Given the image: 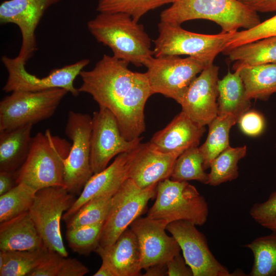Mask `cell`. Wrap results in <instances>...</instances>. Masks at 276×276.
Masks as SVG:
<instances>
[{"label": "cell", "mask_w": 276, "mask_h": 276, "mask_svg": "<svg viewBox=\"0 0 276 276\" xmlns=\"http://www.w3.org/2000/svg\"><path fill=\"white\" fill-rule=\"evenodd\" d=\"M174 0H98L97 11L99 13H123L136 21L150 11Z\"/></svg>", "instance_id": "cell-34"}, {"label": "cell", "mask_w": 276, "mask_h": 276, "mask_svg": "<svg viewBox=\"0 0 276 276\" xmlns=\"http://www.w3.org/2000/svg\"><path fill=\"white\" fill-rule=\"evenodd\" d=\"M167 224L148 217L137 218L130 225L135 235L140 250L141 269L155 264H166L180 253L175 238L166 233Z\"/></svg>", "instance_id": "cell-16"}, {"label": "cell", "mask_w": 276, "mask_h": 276, "mask_svg": "<svg viewBox=\"0 0 276 276\" xmlns=\"http://www.w3.org/2000/svg\"><path fill=\"white\" fill-rule=\"evenodd\" d=\"M223 53L235 62L233 71L243 66L276 63V36L226 49Z\"/></svg>", "instance_id": "cell-25"}, {"label": "cell", "mask_w": 276, "mask_h": 276, "mask_svg": "<svg viewBox=\"0 0 276 276\" xmlns=\"http://www.w3.org/2000/svg\"><path fill=\"white\" fill-rule=\"evenodd\" d=\"M36 192L27 185L20 182L0 195V222L29 212Z\"/></svg>", "instance_id": "cell-32"}, {"label": "cell", "mask_w": 276, "mask_h": 276, "mask_svg": "<svg viewBox=\"0 0 276 276\" xmlns=\"http://www.w3.org/2000/svg\"><path fill=\"white\" fill-rule=\"evenodd\" d=\"M154 41V57L188 55L211 64L226 49L232 33L209 35L194 33L180 25L160 21Z\"/></svg>", "instance_id": "cell-6"}, {"label": "cell", "mask_w": 276, "mask_h": 276, "mask_svg": "<svg viewBox=\"0 0 276 276\" xmlns=\"http://www.w3.org/2000/svg\"><path fill=\"white\" fill-rule=\"evenodd\" d=\"M87 26L95 38L109 48L118 59L141 66L154 56L143 26L127 14L99 13Z\"/></svg>", "instance_id": "cell-2"}, {"label": "cell", "mask_w": 276, "mask_h": 276, "mask_svg": "<svg viewBox=\"0 0 276 276\" xmlns=\"http://www.w3.org/2000/svg\"><path fill=\"white\" fill-rule=\"evenodd\" d=\"M166 230L179 245L193 276L233 275L214 256L204 235L196 225L187 221H175L169 223Z\"/></svg>", "instance_id": "cell-14"}, {"label": "cell", "mask_w": 276, "mask_h": 276, "mask_svg": "<svg viewBox=\"0 0 276 276\" xmlns=\"http://www.w3.org/2000/svg\"><path fill=\"white\" fill-rule=\"evenodd\" d=\"M33 124L0 132V171L16 172L28 155Z\"/></svg>", "instance_id": "cell-23"}, {"label": "cell", "mask_w": 276, "mask_h": 276, "mask_svg": "<svg viewBox=\"0 0 276 276\" xmlns=\"http://www.w3.org/2000/svg\"><path fill=\"white\" fill-rule=\"evenodd\" d=\"M63 256L51 250L47 257L29 276H57L59 264Z\"/></svg>", "instance_id": "cell-39"}, {"label": "cell", "mask_w": 276, "mask_h": 276, "mask_svg": "<svg viewBox=\"0 0 276 276\" xmlns=\"http://www.w3.org/2000/svg\"><path fill=\"white\" fill-rule=\"evenodd\" d=\"M201 19L215 22L222 33L249 29L261 22L257 12L238 0H174L160 14V21L179 25Z\"/></svg>", "instance_id": "cell-3"}, {"label": "cell", "mask_w": 276, "mask_h": 276, "mask_svg": "<svg viewBox=\"0 0 276 276\" xmlns=\"http://www.w3.org/2000/svg\"><path fill=\"white\" fill-rule=\"evenodd\" d=\"M92 118L87 113L68 112L65 133L72 141L64 161V187L72 194H79L93 175L90 164Z\"/></svg>", "instance_id": "cell-8"}, {"label": "cell", "mask_w": 276, "mask_h": 276, "mask_svg": "<svg viewBox=\"0 0 276 276\" xmlns=\"http://www.w3.org/2000/svg\"><path fill=\"white\" fill-rule=\"evenodd\" d=\"M275 148H276V144H275Z\"/></svg>", "instance_id": "cell-46"}, {"label": "cell", "mask_w": 276, "mask_h": 276, "mask_svg": "<svg viewBox=\"0 0 276 276\" xmlns=\"http://www.w3.org/2000/svg\"><path fill=\"white\" fill-rule=\"evenodd\" d=\"M226 75L218 82V115L232 114L239 119L248 111L251 102L245 93V89L240 70Z\"/></svg>", "instance_id": "cell-24"}, {"label": "cell", "mask_w": 276, "mask_h": 276, "mask_svg": "<svg viewBox=\"0 0 276 276\" xmlns=\"http://www.w3.org/2000/svg\"><path fill=\"white\" fill-rule=\"evenodd\" d=\"M102 262L107 264L115 276H137L140 266V250L135 235L127 228L111 245L99 246L96 249Z\"/></svg>", "instance_id": "cell-21"}, {"label": "cell", "mask_w": 276, "mask_h": 276, "mask_svg": "<svg viewBox=\"0 0 276 276\" xmlns=\"http://www.w3.org/2000/svg\"><path fill=\"white\" fill-rule=\"evenodd\" d=\"M256 12L276 11V0H238Z\"/></svg>", "instance_id": "cell-42"}, {"label": "cell", "mask_w": 276, "mask_h": 276, "mask_svg": "<svg viewBox=\"0 0 276 276\" xmlns=\"http://www.w3.org/2000/svg\"><path fill=\"white\" fill-rule=\"evenodd\" d=\"M50 251L46 247L31 250H1L0 275L29 276Z\"/></svg>", "instance_id": "cell-28"}, {"label": "cell", "mask_w": 276, "mask_h": 276, "mask_svg": "<svg viewBox=\"0 0 276 276\" xmlns=\"http://www.w3.org/2000/svg\"><path fill=\"white\" fill-rule=\"evenodd\" d=\"M112 196H100L86 202L67 221V229L104 222L111 208Z\"/></svg>", "instance_id": "cell-33"}, {"label": "cell", "mask_w": 276, "mask_h": 276, "mask_svg": "<svg viewBox=\"0 0 276 276\" xmlns=\"http://www.w3.org/2000/svg\"><path fill=\"white\" fill-rule=\"evenodd\" d=\"M166 266L168 276H193L191 268L180 253L169 260Z\"/></svg>", "instance_id": "cell-41"}, {"label": "cell", "mask_w": 276, "mask_h": 276, "mask_svg": "<svg viewBox=\"0 0 276 276\" xmlns=\"http://www.w3.org/2000/svg\"><path fill=\"white\" fill-rule=\"evenodd\" d=\"M182 153H164L150 142L141 143L130 152L128 178L141 188L170 178L175 162Z\"/></svg>", "instance_id": "cell-18"}, {"label": "cell", "mask_w": 276, "mask_h": 276, "mask_svg": "<svg viewBox=\"0 0 276 276\" xmlns=\"http://www.w3.org/2000/svg\"><path fill=\"white\" fill-rule=\"evenodd\" d=\"M104 222L67 229L66 238L71 249L79 255H88L95 251Z\"/></svg>", "instance_id": "cell-35"}, {"label": "cell", "mask_w": 276, "mask_h": 276, "mask_svg": "<svg viewBox=\"0 0 276 276\" xmlns=\"http://www.w3.org/2000/svg\"><path fill=\"white\" fill-rule=\"evenodd\" d=\"M203 164L199 147L187 149L176 159L170 179L179 181L197 180L209 184V173L205 172Z\"/></svg>", "instance_id": "cell-31"}, {"label": "cell", "mask_w": 276, "mask_h": 276, "mask_svg": "<svg viewBox=\"0 0 276 276\" xmlns=\"http://www.w3.org/2000/svg\"><path fill=\"white\" fill-rule=\"evenodd\" d=\"M91 118L90 164L95 174L105 169L114 156L135 149L143 137L126 139L121 133L114 116L104 107H99Z\"/></svg>", "instance_id": "cell-13"}, {"label": "cell", "mask_w": 276, "mask_h": 276, "mask_svg": "<svg viewBox=\"0 0 276 276\" xmlns=\"http://www.w3.org/2000/svg\"><path fill=\"white\" fill-rule=\"evenodd\" d=\"M157 184L141 188L127 178L113 195L108 215L105 221L99 241V246L112 245L142 214L148 201L155 196Z\"/></svg>", "instance_id": "cell-11"}, {"label": "cell", "mask_w": 276, "mask_h": 276, "mask_svg": "<svg viewBox=\"0 0 276 276\" xmlns=\"http://www.w3.org/2000/svg\"><path fill=\"white\" fill-rule=\"evenodd\" d=\"M238 123L242 132L250 136L261 134L265 125L264 117L256 111H246L241 116Z\"/></svg>", "instance_id": "cell-38"}, {"label": "cell", "mask_w": 276, "mask_h": 276, "mask_svg": "<svg viewBox=\"0 0 276 276\" xmlns=\"http://www.w3.org/2000/svg\"><path fill=\"white\" fill-rule=\"evenodd\" d=\"M205 132V126L181 111L165 128L155 133L149 142L164 153L183 152L198 147Z\"/></svg>", "instance_id": "cell-20"}, {"label": "cell", "mask_w": 276, "mask_h": 276, "mask_svg": "<svg viewBox=\"0 0 276 276\" xmlns=\"http://www.w3.org/2000/svg\"><path fill=\"white\" fill-rule=\"evenodd\" d=\"M61 0H7L0 5V22L19 28L21 45L16 58L26 64L37 50L35 31L45 12Z\"/></svg>", "instance_id": "cell-15"}, {"label": "cell", "mask_w": 276, "mask_h": 276, "mask_svg": "<svg viewBox=\"0 0 276 276\" xmlns=\"http://www.w3.org/2000/svg\"><path fill=\"white\" fill-rule=\"evenodd\" d=\"M128 64L104 54L92 70L81 72L82 84L78 89L110 111L123 136L133 140L145 131V107L153 94L146 73L133 72Z\"/></svg>", "instance_id": "cell-1"}, {"label": "cell", "mask_w": 276, "mask_h": 276, "mask_svg": "<svg viewBox=\"0 0 276 276\" xmlns=\"http://www.w3.org/2000/svg\"><path fill=\"white\" fill-rule=\"evenodd\" d=\"M273 36H276V15L254 28L232 33L226 49Z\"/></svg>", "instance_id": "cell-36"}, {"label": "cell", "mask_w": 276, "mask_h": 276, "mask_svg": "<svg viewBox=\"0 0 276 276\" xmlns=\"http://www.w3.org/2000/svg\"><path fill=\"white\" fill-rule=\"evenodd\" d=\"M232 114L217 116L208 125L209 132L204 143L199 147L203 159L205 170L210 168L213 160L229 147V134L231 128L239 120Z\"/></svg>", "instance_id": "cell-27"}, {"label": "cell", "mask_w": 276, "mask_h": 276, "mask_svg": "<svg viewBox=\"0 0 276 276\" xmlns=\"http://www.w3.org/2000/svg\"><path fill=\"white\" fill-rule=\"evenodd\" d=\"M73 194L61 186L50 187L37 191L29 211L44 246L49 249L67 257L60 222L63 213L74 202Z\"/></svg>", "instance_id": "cell-9"}, {"label": "cell", "mask_w": 276, "mask_h": 276, "mask_svg": "<svg viewBox=\"0 0 276 276\" xmlns=\"http://www.w3.org/2000/svg\"><path fill=\"white\" fill-rule=\"evenodd\" d=\"M2 61L8 73L7 81L3 87L6 93L15 91H39L53 88H63L74 97L80 92L74 85L76 77L90 62L83 59L74 63L53 70L48 76L39 78L27 72L26 64L16 57L3 56Z\"/></svg>", "instance_id": "cell-12"}, {"label": "cell", "mask_w": 276, "mask_h": 276, "mask_svg": "<svg viewBox=\"0 0 276 276\" xmlns=\"http://www.w3.org/2000/svg\"><path fill=\"white\" fill-rule=\"evenodd\" d=\"M237 69L240 70L246 95L249 99L267 101L276 93V63Z\"/></svg>", "instance_id": "cell-26"}, {"label": "cell", "mask_w": 276, "mask_h": 276, "mask_svg": "<svg viewBox=\"0 0 276 276\" xmlns=\"http://www.w3.org/2000/svg\"><path fill=\"white\" fill-rule=\"evenodd\" d=\"M156 199L147 217L165 222L185 220L202 225L209 215L208 204L195 187L187 181L167 178L157 185Z\"/></svg>", "instance_id": "cell-5"}, {"label": "cell", "mask_w": 276, "mask_h": 276, "mask_svg": "<svg viewBox=\"0 0 276 276\" xmlns=\"http://www.w3.org/2000/svg\"><path fill=\"white\" fill-rule=\"evenodd\" d=\"M16 172L0 171V195L12 189L17 183Z\"/></svg>", "instance_id": "cell-43"}, {"label": "cell", "mask_w": 276, "mask_h": 276, "mask_svg": "<svg viewBox=\"0 0 276 276\" xmlns=\"http://www.w3.org/2000/svg\"><path fill=\"white\" fill-rule=\"evenodd\" d=\"M93 276H115L111 268L105 263H102L101 266Z\"/></svg>", "instance_id": "cell-45"}, {"label": "cell", "mask_w": 276, "mask_h": 276, "mask_svg": "<svg viewBox=\"0 0 276 276\" xmlns=\"http://www.w3.org/2000/svg\"><path fill=\"white\" fill-rule=\"evenodd\" d=\"M67 257L62 258L57 276H83L88 272V268L81 262Z\"/></svg>", "instance_id": "cell-40"}, {"label": "cell", "mask_w": 276, "mask_h": 276, "mask_svg": "<svg viewBox=\"0 0 276 276\" xmlns=\"http://www.w3.org/2000/svg\"><path fill=\"white\" fill-rule=\"evenodd\" d=\"M249 214L262 226L276 232V190L271 193L265 201L254 204Z\"/></svg>", "instance_id": "cell-37"}, {"label": "cell", "mask_w": 276, "mask_h": 276, "mask_svg": "<svg viewBox=\"0 0 276 276\" xmlns=\"http://www.w3.org/2000/svg\"><path fill=\"white\" fill-rule=\"evenodd\" d=\"M68 93L60 88L12 92L0 102V132L50 118Z\"/></svg>", "instance_id": "cell-7"}, {"label": "cell", "mask_w": 276, "mask_h": 276, "mask_svg": "<svg viewBox=\"0 0 276 276\" xmlns=\"http://www.w3.org/2000/svg\"><path fill=\"white\" fill-rule=\"evenodd\" d=\"M218 66L210 64L190 84L179 104L182 111L202 126L218 116Z\"/></svg>", "instance_id": "cell-17"}, {"label": "cell", "mask_w": 276, "mask_h": 276, "mask_svg": "<svg viewBox=\"0 0 276 276\" xmlns=\"http://www.w3.org/2000/svg\"><path fill=\"white\" fill-rule=\"evenodd\" d=\"M71 143L52 134L50 129L32 137L28 155L16 171V183L22 182L36 191L55 186L64 187V161Z\"/></svg>", "instance_id": "cell-4"}, {"label": "cell", "mask_w": 276, "mask_h": 276, "mask_svg": "<svg viewBox=\"0 0 276 276\" xmlns=\"http://www.w3.org/2000/svg\"><path fill=\"white\" fill-rule=\"evenodd\" d=\"M208 65L194 57L166 56H153L145 66L153 94H160L179 104L190 84Z\"/></svg>", "instance_id": "cell-10"}, {"label": "cell", "mask_w": 276, "mask_h": 276, "mask_svg": "<svg viewBox=\"0 0 276 276\" xmlns=\"http://www.w3.org/2000/svg\"><path fill=\"white\" fill-rule=\"evenodd\" d=\"M145 276L168 275L166 264H158L152 265L145 269Z\"/></svg>", "instance_id": "cell-44"}, {"label": "cell", "mask_w": 276, "mask_h": 276, "mask_svg": "<svg viewBox=\"0 0 276 276\" xmlns=\"http://www.w3.org/2000/svg\"><path fill=\"white\" fill-rule=\"evenodd\" d=\"M254 256L250 276H276V232L254 239L244 245Z\"/></svg>", "instance_id": "cell-29"}, {"label": "cell", "mask_w": 276, "mask_h": 276, "mask_svg": "<svg viewBox=\"0 0 276 276\" xmlns=\"http://www.w3.org/2000/svg\"><path fill=\"white\" fill-rule=\"evenodd\" d=\"M44 247L29 212L1 223L0 250H31Z\"/></svg>", "instance_id": "cell-22"}, {"label": "cell", "mask_w": 276, "mask_h": 276, "mask_svg": "<svg viewBox=\"0 0 276 276\" xmlns=\"http://www.w3.org/2000/svg\"><path fill=\"white\" fill-rule=\"evenodd\" d=\"M245 145L237 147L229 146L212 162L209 173V184L217 186L237 178L239 161L245 156Z\"/></svg>", "instance_id": "cell-30"}, {"label": "cell", "mask_w": 276, "mask_h": 276, "mask_svg": "<svg viewBox=\"0 0 276 276\" xmlns=\"http://www.w3.org/2000/svg\"><path fill=\"white\" fill-rule=\"evenodd\" d=\"M130 152L119 154L109 166L93 174L85 183L79 196L63 214L62 219L67 221L82 205L92 199L105 195L113 196L128 178Z\"/></svg>", "instance_id": "cell-19"}]
</instances>
